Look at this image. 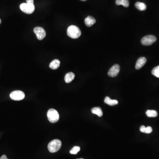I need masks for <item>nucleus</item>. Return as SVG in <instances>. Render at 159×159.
I'll list each match as a JSON object with an SVG mask.
<instances>
[{
    "label": "nucleus",
    "instance_id": "13",
    "mask_svg": "<svg viewBox=\"0 0 159 159\" xmlns=\"http://www.w3.org/2000/svg\"><path fill=\"white\" fill-rule=\"evenodd\" d=\"M75 78V74L72 72H69L65 75V81L66 83H69L72 82Z\"/></svg>",
    "mask_w": 159,
    "mask_h": 159
},
{
    "label": "nucleus",
    "instance_id": "8",
    "mask_svg": "<svg viewBox=\"0 0 159 159\" xmlns=\"http://www.w3.org/2000/svg\"><path fill=\"white\" fill-rule=\"evenodd\" d=\"M120 69V67L118 64H116L112 66L108 72V75L112 77H115L118 76Z\"/></svg>",
    "mask_w": 159,
    "mask_h": 159
},
{
    "label": "nucleus",
    "instance_id": "9",
    "mask_svg": "<svg viewBox=\"0 0 159 159\" xmlns=\"http://www.w3.org/2000/svg\"><path fill=\"white\" fill-rule=\"evenodd\" d=\"M146 58L145 57H141L139 58L136 62L135 68L137 69H139L145 65L146 62Z\"/></svg>",
    "mask_w": 159,
    "mask_h": 159
},
{
    "label": "nucleus",
    "instance_id": "15",
    "mask_svg": "<svg viewBox=\"0 0 159 159\" xmlns=\"http://www.w3.org/2000/svg\"><path fill=\"white\" fill-rule=\"evenodd\" d=\"M136 8L140 11H145L146 9V5L142 2H137L135 4Z\"/></svg>",
    "mask_w": 159,
    "mask_h": 159
},
{
    "label": "nucleus",
    "instance_id": "12",
    "mask_svg": "<svg viewBox=\"0 0 159 159\" xmlns=\"http://www.w3.org/2000/svg\"><path fill=\"white\" fill-rule=\"evenodd\" d=\"M104 103L110 106H115L118 104V101L115 100H113L110 97L107 96L104 99Z\"/></svg>",
    "mask_w": 159,
    "mask_h": 159
},
{
    "label": "nucleus",
    "instance_id": "11",
    "mask_svg": "<svg viewBox=\"0 0 159 159\" xmlns=\"http://www.w3.org/2000/svg\"><path fill=\"white\" fill-rule=\"evenodd\" d=\"M60 65V61L58 59H54L49 64V68L52 69H56Z\"/></svg>",
    "mask_w": 159,
    "mask_h": 159
},
{
    "label": "nucleus",
    "instance_id": "18",
    "mask_svg": "<svg viewBox=\"0 0 159 159\" xmlns=\"http://www.w3.org/2000/svg\"><path fill=\"white\" fill-rule=\"evenodd\" d=\"M146 115L148 117H156L158 114L156 111L148 110L146 112Z\"/></svg>",
    "mask_w": 159,
    "mask_h": 159
},
{
    "label": "nucleus",
    "instance_id": "6",
    "mask_svg": "<svg viewBox=\"0 0 159 159\" xmlns=\"http://www.w3.org/2000/svg\"><path fill=\"white\" fill-rule=\"evenodd\" d=\"M10 97L13 100L19 101L25 98V94L21 91H15L10 94Z\"/></svg>",
    "mask_w": 159,
    "mask_h": 159
},
{
    "label": "nucleus",
    "instance_id": "25",
    "mask_svg": "<svg viewBox=\"0 0 159 159\" xmlns=\"http://www.w3.org/2000/svg\"></svg>",
    "mask_w": 159,
    "mask_h": 159
},
{
    "label": "nucleus",
    "instance_id": "24",
    "mask_svg": "<svg viewBox=\"0 0 159 159\" xmlns=\"http://www.w3.org/2000/svg\"><path fill=\"white\" fill-rule=\"evenodd\" d=\"M81 1H87V0H81Z\"/></svg>",
    "mask_w": 159,
    "mask_h": 159
},
{
    "label": "nucleus",
    "instance_id": "1",
    "mask_svg": "<svg viewBox=\"0 0 159 159\" xmlns=\"http://www.w3.org/2000/svg\"><path fill=\"white\" fill-rule=\"evenodd\" d=\"M67 35L72 39H77L81 36L82 32L78 27L75 25H71L68 27Z\"/></svg>",
    "mask_w": 159,
    "mask_h": 159
},
{
    "label": "nucleus",
    "instance_id": "3",
    "mask_svg": "<svg viewBox=\"0 0 159 159\" xmlns=\"http://www.w3.org/2000/svg\"><path fill=\"white\" fill-rule=\"evenodd\" d=\"M48 119L51 123L57 122L59 119V115L58 112L54 109H50L47 113Z\"/></svg>",
    "mask_w": 159,
    "mask_h": 159
},
{
    "label": "nucleus",
    "instance_id": "10",
    "mask_svg": "<svg viewBox=\"0 0 159 159\" xmlns=\"http://www.w3.org/2000/svg\"><path fill=\"white\" fill-rule=\"evenodd\" d=\"M84 22L87 26L90 27L96 23V20L92 16H88L85 19Z\"/></svg>",
    "mask_w": 159,
    "mask_h": 159
},
{
    "label": "nucleus",
    "instance_id": "16",
    "mask_svg": "<svg viewBox=\"0 0 159 159\" xmlns=\"http://www.w3.org/2000/svg\"><path fill=\"white\" fill-rule=\"evenodd\" d=\"M140 131L146 134H150L152 131V129L151 126L145 127L144 126H142L140 128Z\"/></svg>",
    "mask_w": 159,
    "mask_h": 159
},
{
    "label": "nucleus",
    "instance_id": "22",
    "mask_svg": "<svg viewBox=\"0 0 159 159\" xmlns=\"http://www.w3.org/2000/svg\"><path fill=\"white\" fill-rule=\"evenodd\" d=\"M0 159H9L8 158H7V156H6V155H3V156H1V157L0 158Z\"/></svg>",
    "mask_w": 159,
    "mask_h": 159
},
{
    "label": "nucleus",
    "instance_id": "7",
    "mask_svg": "<svg viewBox=\"0 0 159 159\" xmlns=\"http://www.w3.org/2000/svg\"><path fill=\"white\" fill-rule=\"evenodd\" d=\"M34 33L36 34V37L39 40H43L46 36V31L43 27H35L34 29Z\"/></svg>",
    "mask_w": 159,
    "mask_h": 159
},
{
    "label": "nucleus",
    "instance_id": "19",
    "mask_svg": "<svg viewBox=\"0 0 159 159\" xmlns=\"http://www.w3.org/2000/svg\"><path fill=\"white\" fill-rule=\"evenodd\" d=\"M152 73L156 77L159 78V65L153 68L152 71Z\"/></svg>",
    "mask_w": 159,
    "mask_h": 159
},
{
    "label": "nucleus",
    "instance_id": "2",
    "mask_svg": "<svg viewBox=\"0 0 159 159\" xmlns=\"http://www.w3.org/2000/svg\"><path fill=\"white\" fill-rule=\"evenodd\" d=\"M61 146V142L58 139H54L51 141L48 145V149L51 153L58 151Z\"/></svg>",
    "mask_w": 159,
    "mask_h": 159
},
{
    "label": "nucleus",
    "instance_id": "5",
    "mask_svg": "<svg viewBox=\"0 0 159 159\" xmlns=\"http://www.w3.org/2000/svg\"><path fill=\"white\" fill-rule=\"evenodd\" d=\"M156 37L153 35H148L144 37L141 40V43L144 46H150L156 41Z\"/></svg>",
    "mask_w": 159,
    "mask_h": 159
},
{
    "label": "nucleus",
    "instance_id": "23",
    "mask_svg": "<svg viewBox=\"0 0 159 159\" xmlns=\"http://www.w3.org/2000/svg\"><path fill=\"white\" fill-rule=\"evenodd\" d=\"M1 19H0V24H1Z\"/></svg>",
    "mask_w": 159,
    "mask_h": 159
},
{
    "label": "nucleus",
    "instance_id": "20",
    "mask_svg": "<svg viewBox=\"0 0 159 159\" xmlns=\"http://www.w3.org/2000/svg\"><path fill=\"white\" fill-rule=\"evenodd\" d=\"M80 147L79 146H76L72 148L70 151V153L72 154H76L78 153V152L80 151Z\"/></svg>",
    "mask_w": 159,
    "mask_h": 159
},
{
    "label": "nucleus",
    "instance_id": "21",
    "mask_svg": "<svg viewBox=\"0 0 159 159\" xmlns=\"http://www.w3.org/2000/svg\"><path fill=\"white\" fill-rule=\"evenodd\" d=\"M27 3L34 4V0H26Z\"/></svg>",
    "mask_w": 159,
    "mask_h": 159
},
{
    "label": "nucleus",
    "instance_id": "14",
    "mask_svg": "<svg viewBox=\"0 0 159 159\" xmlns=\"http://www.w3.org/2000/svg\"><path fill=\"white\" fill-rule=\"evenodd\" d=\"M93 114H95L97 115L98 116L101 117L103 115V112L101 108L99 107H95L93 108L91 110Z\"/></svg>",
    "mask_w": 159,
    "mask_h": 159
},
{
    "label": "nucleus",
    "instance_id": "17",
    "mask_svg": "<svg viewBox=\"0 0 159 159\" xmlns=\"http://www.w3.org/2000/svg\"><path fill=\"white\" fill-rule=\"evenodd\" d=\"M116 3L117 5H122L124 7L126 8L129 7L130 4L128 0H116Z\"/></svg>",
    "mask_w": 159,
    "mask_h": 159
},
{
    "label": "nucleus",
    "instance_id": "4",
    "mask_svg": "<svg viewBox=\"0 0 159 159\" xmlns=\"http://www.w3.org/2000/svg\"><path fill=\"white\" fill-rule=\"evenodd\" d=\"M19 8L23 12L28 14H32L35 10V5L31 3H22L20 5Z\"/></svg>",
    "mask_w": 159,
    "mask_h": 159
}]
</instances>
